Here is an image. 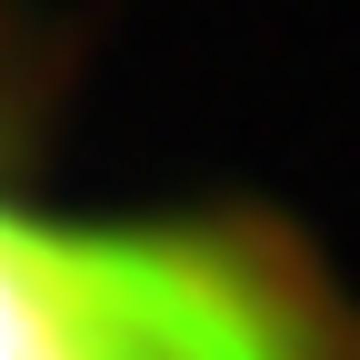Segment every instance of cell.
<instances>
[{
  "mask_svg": "<svg viewBox=\"0 0 360 360\" xmlns=\"http://www.w3.org/2000/svg\"><path fill=\"white\" fill-rule=\"evenodd\" d=\"M0 360H360V300L281 210H90L0 170Z\"/></svg>",
  "mask_w": 360,
  "mask_h": 360,
  "instance_id": "6da1fadb",
  "label": "cell"
}]
</instances>
